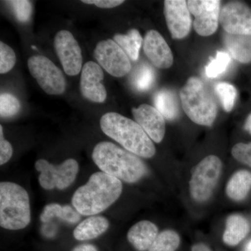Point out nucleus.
Listing matches in <instances>:
<instances>
[{
	"mask_svg": "<svg viewBox=\"0 0 251 251\" xmlns=\"http://www.w3.org/2000/svg\"><path fill=\"white\" fill-rule=\"evenodd\" d=\"M122 192L120 179L98 172L90 176L87 184L77 188L72 202L80 215L95 216L116 202Z\"/></svg>",
	"mask_w": 251,
	"mask_h": 251,
	"instance_id": "f257e3e1",
	"label": "nucleus"
},
{
	"mask_svg": "<svg viewBox=\"0 0 251 251\" xmlns=\"http://www.w3.org/2000/svg\"><path fill=\"white\" fill-rule=\"evenodd\" d=\"M92 159L103 173L127 183L137 182L148 173L145 163L136 155L110 142L97 144Z\"/></svg>",
	"mask_w": 251,
	"mask_h": 251,
	"instance_id": "f03ea898",
	"label": "nucleus"
},
{
	"mask_svg": "<svg viewBox=\"0 0 251 251\" xmlns=\"http://www.w3.org/2000/svg\"><path fill=\"white\" fill-rule=\"evenodd\" d=\"M102 131L126 149L143 157L151 158L156 153L152 140L136 122L117 112L104 114L100 120Z\"/></svg>",
	"mask_w": 251,
	"mask_h": 251,
	"instance_id": "7ed1b4c3",
	"label": "nucleus"
},
{
	"mask_svg": "<svg viewBox=\"0 0 251 251\" xmlns=\"http://www.w3.org/2000/svg\"><path fill=\"white\" fill-rule=\"evenodd\" d=\"M31 221L30 204L26 190L16 183L0 184V226L10 230L27 227Z\"/></svg>",
	"mask_w": 251,
	"mask_h": 251,
	"instance_id": "20e7f679",
	"label": "nucleus"
},
{
	"mask_svg": "<svg viewBox=\"0 0 251 251\" xmlns=\"http://www.w3.org/2000/svg\"><path fill=\"white\" fill-rule=\"evenodd\" d=\"M185 113L197 125L210 126L217 115L214 96L201 79L191 77L180 92Z\"/></svg>",
	"mask_w": 251,
	"mask_h": 251,
	"instance_id": "39448f33",
	"label": "nucleus"
},
{
	"mask_svg": "<svg viewBox=\"0 0 251 251\" xmlns=\"http://www.w3.org/2000/svg\"><path fill=\"white\" fill-rule=\"evenodd\" d=\"M222 171V163L219 157L210 155L204 158L194 168L190 180V191L196 202L209 200Z\"/></svg>",
	"mask_w": 251,
	"mask_h": 251,
	"instance_id": "423d86ee",
	"label": "nucleus"
},
{
	"mask_svg": "<svg viewBox=\"0 0 251 251\" xmlns=\"http://www.w3.org/2000/svg\"><path fill=\"white\" fill-rule=\"evenodd\" d=\"M36 171L40 173L39 184L46 190H64L74 183L78 173L79 165L74 158H69L58 166L51 164L45 159L35 163Z\"/></svg>",
	"mask_w": 251,
	"mask_h": 251,
	"instance_id": "0eeeda50",
	"label": "nucleus"
},
{
	"mask_svg": "<svg viewBox=\"0 0 251 251\" xmlns=\"http://www.w3.org/2000/svg\"><path fill=\"white\" fill-rule=\"evenodd\" d=\"M28 68L33 77L46 94L59 95L65 92L66 81L62 71L44 55H34L28 59Z\"/></svg>",
	"mask_w": 251,
	"mask_h": 251,
	"instance_id": "6e6552de",
	"label": "nucleus"
},
{
	"mask_svg": "<svg viewBox=\"0 0 251 251\" xmlns=\"http://www.w3.org/2000/svg\"><path fill=\"white\" fill-rule=\"evenodd\" d=\"M94 57L99 66L112 76L124 77L131 70L128 56L112 39L99 41L94 49Z\"/></svg>",
	"mask_w": 251,
	"mask_h": 251,
	"instance_id": "1a4fd4ad",
	"label": "nucleus"
},
{
	"mask_svg": "<svg viewBox=\"0 0 251 251\" xmlns=\"http://www.w3.org/2000/svg\"><path fill=\"white\" fill-rule=\"evenodd\" d=\"M190 13L195 17L193 27L199 35L210 36L219 25L220 5L218 0H189L187 1Z\"/></svg>",
	"mask_w": 251,
	"mask_h": 251,
	"instance_id": "9d476101",
	"label": "nucleus"
},
{
	"mask_svg": "<svg viewBox=\"0 0 251 251\" xmlns=\"http://www.w3.org/2000/svg\"><path fill=\"white\" fill-rule=\"evenodd\" d=\"M54 46L64 72L70 76L77 75L82 68V56L74 35L67 30L58 31L54 36Z\"/></svg>",
	"mask_w": 251,
	"mask_h": 251,
	"instance_id": "9b49d317",
	"label": "nucleus"
},
{
	"mask_svg": "<svg viewBox=\"0 0 251 251\" xmlns=\"http://www.w3.org/2000/svg\"><path fill=\"white\" fill-rule=\"evenodd\" d=\"M219 21L226 33L251 35V9L245 3L233 1L224 5Z\"/></svg>",
	"mask_w": 251,
	"mask_h": 251,
	"instance_id": "f8f14e48",
	"label": "nucleus"
},
{
	"mask_svg": "<svg viewBox=\"0 0 251 251\" xmlns=\"http://www.w3.org/2000/svg\"><path fill=\"white\" fill-rule=\"evenodd\" d=\"M164 14L173 38L181 39L188 35L191 29V18L187 1L166 0L164 1Z\"/></svg>",
	"mask_w": 251,
	"mask_h": 251,
	"instance_id": "ddd939ff",
	"label": "nucleus"
},
{
	"mask_svg": "<svg viewBox=\"0 0 251 251\" xmlns=\"http://www.w3.org/2000/svg\"><path fill=\"white\" fill-rule=\"evenodd\" d=\"M104 74L101 67L96 62L86 63L81 73L80 89L82 95L95 103H103L107 98V91L102 84Z\"/></svg>",
	"mask_w": 251,
	"mask_h": 251,
	"instance_id": "4468645a",
	"label": "nucleus"
},
{
	"mask_svg": "<svg viewBox=\"0 0 251 251\" xmlns=\"http://www.w3.org/2000/svg\"><path fill=\"white\" fill-rule=\"evenodd\" d=\"M132 113L137 123L155 143H161L166 132L165 118L154 107L142 104L137 108L132 109Z\"/></svg>",
	"mask_w": 251,
	"mask_h": 251,
	"instance_id": "2eb2a0df",
	"label": "nucleus"
},
{
	"mask_svg": "<svg viewBox=\"0 0 251 251\" xmlns=\"http://www.w3.org/2000/svg\"><path fill=\"white\" fill-rule=\"evenodd\" d=\"M143 49L148 59L158 69H168L173 65L171 50L158 31L150 30L147 32L144 39Z\"/></svg>",
	"mask_w": 251,
	"mask_h": 251,
	"instance_id": "dca6fc26",
	"label": "nucleus"
},
{
	"mask_svg": "<svg viewBox=\"0 0 251 251\" xmlns=\"http://www.w3.org/2000/svg\"><path fill=\"white\" fill-rule=\"evenodd\" d=\"M158 235L156 225L149 221H142L130 227L127 239L137 251H149Z\"/></svg>",
	"mask_w": 251,
	"mask_h": 251,
	"instance_id": "f3484780",
	"label": "nucleus"
},
{
	"mask_svg": "<svg viewBox=\"0 0 251 251\" xmlns=\"http://www.w3.org/2000/svg\"><path fill=\"white\" fill-rule=\"evenodd\" d=\"M108 220L103 216H92L84 220L74 231V238L78 241L95 239L109 228Z\"/></svg>",
	"mask_w": 251,
	"mask_h": 251,
	"instance_id": "a211bd4d",
	"label": "nucleus"
},
{
	"mask_svg": "<svg viewBox=\"0 0 251 251\" xmlns=\"http://www.w3.org/2000/svg\"><path fill=\"white\" fill-rule=\"evenodd\" d=\"M224 44L231 55L239 62H251V35H239L226 33Z\"/></svg>",
	"mask_w": 251,
	"mask_h": 251,
	"instance_id": "6ab92c4d",
	"label": "nucleus"
},
{
	"mask_svg": "<svg viewBox=\"0 0 251 251\" xmlns=\"http://www.w3.org/2000/svg\"><path fill=\"white\" fill-rule=\"evenodd\" d=\"M250 231V225L245 218L241 215L229 216L226 223L224 242L230 247L237 246L247 237Z\"/></svg>",
	"mask_w": 251,
	"mask_h": 251,
	"instance_id": "aec40b11",
	"label": "nucleus"
},
{
	"mask_svg": "<svg viewBox=\"0 0 251 251\" xmlns=\"http://www.w3.org/2000/svg\"><path fill=\"white\" fill-rule=\"evenodd\" d=\"M251 190V173L240 171L234 173L229 180L226 193L231 199L241 201L245 199Z\"/></svg>",
	"mask_w": 251,
	"mask_h": 251,
	"instance_id": "412c9836",
	"label": "nucleus"
},
{
	"mask_svg": "<svg viewBox=\"0 0 251 251\" xmlns=\"http://www.w3.org/2000/svg\"><path fill=\"white\" fill-rule=\"evenodd\" d=\"M54 218H58L69 224H75L80 221V214L69 205L62 206L55 203L47 204L41 213V222H49Z\"/></svg>",
	"mask_w": 251,
	"mask_h": 251,
	"instance_id": "4be33fe9",
	"label": "nucleus"
},
{
	"mask_svg": "<svg viewBox=\"0 0 251 251\" xmlns=\"http://www.w3.org/2000/svg\"><path fill=\"white\" fill-rule=\"evenodd\" d=\"M153 103L157 110L166 120L171 121L179 116L177 100L171 91L161 90L157 92L153 97Z\"/></svg>",
	"mask_w": 251,
	"mask_h": 251,
	"instance_id": "5701e85b",
	"label": "nucleus"
},
{
	"mask_svg": "<svg viewBox=\"0 0 251 251\" xmlns=\"http://www.w3.org/2000/svg\"><path fill=\"white\" fill-rule=\"evenodd\" d=\"M114 41L132 60L135 61L138 59L143 43V37L140 35L139 31L132 29L126 34H116L114 36Z\"/></svg>",
	"mask_w": 251,
	"mask_h": 251,
	"instance_id": "b1692460",
	"label": "nucleus"
},
{
	"mask_svg": "<svg viewBox=\"0 0 251 251\" xmlns=\"http://www.w3.org/2000/svg\"><path fill=\"white\" fill-rule=\"evenodd\" d=\"M155 72L151 66L142 64L135 70L131 82L137 90L145 92L152 87L155 82Z\"/></svg>",
	"mask_w": 251,
	"mask_h": 251,
	"instance_id": "393cba45",
	"label": "nucleus"
},
{
	"mask_svg": "<svg viewBox=\"0 0 251 251\" xmlns=\"http://www.w3.org/2000/svg\"><path fill=\"white\" fill-rule=\"evenodd\" d=\"M179 244V234L175 231L168 229L158 234L148 251H175Z\"/></svg>",
	"mask_w": 251,
	"mask_h": 251,
	"instance_id": "a878e982",
	"label": "nucleus"
},
{
	"mask_svg": "<svg viewBox=\"0 0 251 251\" xmlns=\"http://www.w3.org/2000/svg\"><path fill=\"white\" fill-rule=\"evenodd\" d=\"M215 92L226 112L233 108L237 98V92L235 87L227 82H219L215 86Z\"/></svg>",
	"mask_w": 251,
	"mask_h": 251,
	"instance_id": "bb28decb",
	"label": "nucleus"
},
{
	"mask_svg": "<svg viewBox=\"0 0 251 251\" xmlns=\"http://www.w3.org/2000/svg\"><path fill=\"white\" fill-rule=\"evenodd\" d=\"M230 57L225 52L219 51L215 58L211 59L205 68L206 76L214 78L226 72L230 63Z\"/></svg>",
	"mask_w": 251,
	"mask_h": 251,
	"instance_id": "cd10ccee",
	"label": "nucleus"
},
{
	"mask_svg": "<svg viewBox=\"0 0 251 251\" xmlns=\"http://www.w3.org/2000/svg\"><path fill=\"white\" fill-rule=\"evenodd\" d=\"M21 104L13 94L2 93L0 95V116L9 118L16 115L21 110Z\"/></svg>",
	"mask_w": 251,
	"mask_h": 251,
	"instance_id": "c85d7f7f",
	"label": "nucleus"
},
{
	"mask_svg": "<svg viewBox=\"0 0 251 251\" xmlns=\"http://www.w3.org/2000/svg\"><path fill=\"white\" fill-rule=\"evenodd\" d=\"M6 2L11 6L16 19L19 22L26 23L29 21L32 13V4L27 0H11Z\"/></svg>",
	"mask_w": 251,
	"mask_h": 251,
	"instance_id": "c756f323",
	"label": "nucleus"
},
{
	"mask_svg": "<svg viewBox=\"0 0 251 251\" xmlns=\"http://www.w3.org/2000/svg\"><path fill=\"white\" fill-rule=\"evenodd\" d=\"M16 56L14 50L4 43H0V73L9 72L14 67Z\"/></svg>",
	"mask_w": 251,
	"mask_h": 251,
	"instance_id": "7c9ffc66",
	"label": "nucleus"
},
{
	"mask_svg": "<svg viewBox=\"0 0 251 251\" xmlns=\"http://www.w3.org/2000/svg\"><path fill=\"white\" fill-rule=\"evenodd\" d=\"M232 154L238 161L251 168V143H238L234 145Z\"/></svg>",
	"mask_w": 251,
	"mask_h": 251,
	"instance_id": "2f4dec72",
	"label": "nucleus"
},
{
	"mask_svg": "<svg viewBox=\"0 0 251 251\" xmlns=\"http://www.w3.org/2000/svg\"><path fill=\"white\" fill-rule=\"evenodd\" d=\"M13 155V148L9 141L4 139L2 126H0V165L5 164Z\"/></svg>",
	"mask_w": 251,
	"mask_h": 251,
	"instance_id": "473e14b6",
	"label": "nucleus"
},
{
	"mask_svg": "<svg viewBox=\"0 0 251 251\" xmlns=\"http://www.w3.org/2000/svg\"><path fill=\"white\" fill-rule=\"evenodd\" d=\"M82 2L87 4H94L101 9H112L125 2L121 0H83Z\"/></svg>",
	"mask_w": 251,
	"mask_h": 251,
	"instance_id": "72a5a7b5",
	"label": "nucleus"
},
{
	"mask_svg": "<svg viewBox=\"0 0 251 251\" xmlns=\"http://www.w3.org/2000/svg\"><path fill=\"white\" fill-rule=\"evenodd\" d=\"M72 251H98L97 247H94L92 244H83L77 246L74 248Z\"/></svg>",
	"mask_w": 251,
	"mask_h": 251,
	"instance_id": "f704fd0d",
	"label": "nucleus"
},
{
	"mask_svg": "<svg viewBox=\"0 0 251 251\" xmlns=\"http://www.w3.org/2000/svg\"><path fill=\"white\" fill-rule=\"evenodd\" d=\"M192 251H211L210 249L206 246L205 244H198L193 246Z\"/></svg>",
	"mask_w": 251,
	"mask_h": 251,
	"instance_id": "c9c22d12",
	"label": "nucleus"
},
{
	"mask_svg": "<svg viewBox=\"0 0 251 251\" xmlns=\"http://www.w3.org/2000/svg\"><path fill=\"white\" fill-rule=\"evenodd\" d=\"M244 128H245V130L251 134V113L249 115V116L248 117L247 121L245 122Z\"/></svg>",
	"mask_w": 251,
	"mask_h": 251,
	"instance_id": "e433bc0d",
	"label": "nucleus"
},
{
	"mask_svg": "<svg viewBox=\"0 0 251 251\" xmlns=\"http://www.w3.org/2000/svg\"><path fill=\"white\" fill-rule=\"evenodd\" d=\"M245 251H251V240L246 246Z\"/></svg>",
	"mask_w": 251,
	"mask_h": 251,
	"instance_id": "4c0bfd02",
	"label": "nucleus"
}]
</instances>
